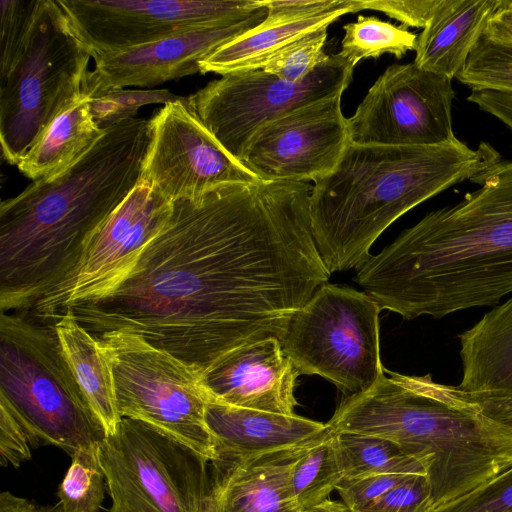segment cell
I'll return each instance as SVG.
<instances>
[{
    "mask_svg": "<svg viewBox=\"0 0 512 512\" xmlns=\"http://www.w3.org/2000/svg\"><path fill=\"white\" fill-rule=\"evenodd\" d=\"M464 393L512 397V297L458 335Z\"/></svg>",
    "mask_w": 512,
    "mask_h": 512,
    "instance_id": "22",
    "label": "cell"
},
{
    "mask_svg": "<svg viewBox=\"0 0 512 512\" xmlns=\"http://www.w3.org/2000/svg\"><path fill=\"white\" fill-rule=\"evenodd\" d=\"M502 0H441L417 37L414 63L456 78Z\"/></svg>",
    "mask_w": 512,
    "mask_h": 512,
    "instance_id": "21",
    "label": "cell"
},
{
    "mask_svg": "<svg viewBox=\"0 0 512 512\" xmlns=\"http://www.w3.org/2000/svg\"><path fill=\"white\" fill-rule=\"evenodd\" d=\"M343 29L341 50L337 54L353 68L363 59H377L385 53L401 59L416 48L418 36L407 27L396 26L374 16H358Z\"/></svg>",
    "mask_w": 512,
    "mask_h": 512,
    "instance_id": "27",
    "label": "cell"
},
{
    "mask_svg": "<svg viewBox=\"0 0 512 512\" xmlns=\"http://www.w3.org/2000/svg\"><path fill=\"white\" fill-rule=\"evenodd\" d=\"M451 390L476 413L512 429V397L464 393L454 386Z\"/></svg>",
    "mask_w": 512,
    "mask_h": 512,
    "instance_id": "39",
    "label": "cell"
},
{
    "mask_svg": "<svg viewBox=\"0 0 512 512\" xmlns=\"http://www.w3.org/2000/svg\"><path fill=\"white\" fill-rule=\"evenodd\" d=\"M300 373L275 337L232 350L202 373L210 401L294 415Z\"/></svg>",
    "mask_w": 512,
    "mask_h": 512,
    "instance_id": "18",
    "label": "cell"
},
{
    "mask_svg": "<svg viewBox=\"0 0 512 512\" xmlns=\"http://www.w3.org/2000/svg\"><path fill=\"white\" fill-rule=\"evenodd\" d=\"M433 512H512V469Z\"/></svg>",
    "mask_w": 512,
    "mask_h": 512,
    "instance_id": "34",
    "label": "cell"
},
{
    "mask_svg": "<svg viewBox=\"0 0 512 512\" xmlns=\"http://www.w3.org/2000/svg\"><path fill=\"white\" fill-rule=\"evenodd\" d=\"M205 418L215 441L213 460L223 461L293 448L331 430L327 423L297 414L259 411L214 401L208 403Z\"/></svg>",
    "mask_w": 512,
    "mask_h": 512,
    "instance_id": "20",
    "label": "cell"
},
{
    "mask_svg": "<svg viewBox=\"0 0 512 512\" xmlns=\"http://www.w3.org/2000/svg\"><path fill=\"white\" fill-rule=\"evenodd\" d=\"M312 189L261 180L176 200L118 289L69 308L97 339L134 333L200 373L243 345L282 342L331 275L311 232Z\"/></svg>",
    "mask_w": 512,
    "mask_h": 512,
    "instance_id": "1",
    "label": "cell"
},
{
    "mask_svg": "<svg viewBox=\"0 0 512 512\" xmlns=\"http://www.w3.org/2000/svg\"><path fill=\"white\" fill-rule=\"evenodd\" d=\"M501 159L488 143L436 145L349 143L335 169L314 182L311 232L330 274L358 269L395 220Z\"/></svg>",
    "mask_w": 512,
    "mask_h": 512,
    "instance_id": "4",
    "label": "cell"
},
{
    "mask_svg": "<svg viewBox=\"0 0 512 512\" xmlns=\"http://www.w3.org/2000/svg\"><path fill=\"white\" fill-rule=\"evenodd\" d=\"M353 2L354 0H264L260 3L267 8V16L262 23L272 25L297 20L349 7Z\"/></svg>",
    "mask_w": 512,
    "mask_h": 512,
    "instance_id": "38",
    "label": "cell"
},
{
    "mask_svg": "<svg viewBox=\"0 0 512 512\" xmlns=\"http://www.w3.org/2000/svg\"><path fill=\"white\" fill-rule=\"evenodd\" d=\"M387 373L346 398L340 428L391 440L422 461L434 510L512 469L511 428L476 413L429 374Z\"/></svg>",
    "mask_w": 512,
    "mask_h": 512,
    "instance_id": "5",
    "label": "cell"
},
{
    "mask_svg": "<svg viewBox=\"0 0 512 512\" xmlns=\"http://www.w3.org/2000/svg\"><path fill=\"white\" fill-rule=\"evenodd\" d=\"M431 488L425 475H417L359 512H433Z\"/></svg>",
    "mask_w": 512,
    "mask_h": 512,
    "instance_id": "35",
    "label": "cell"
},
{
    "mask_svg": "<svg viewBox=\"0 0 512 512\" xmlns=\"http://www.w3.org/2000/svg\"><path fill=\"white\" fill-rule=\"evenodd\" d=\"M285 450L210 462L213 512H301L291 485L295 462L325 436Z\"/></svg>",
    "mask_w": 512,
    "mask_h": 512,
    "instance_id": "19",
    "label": "cell"
},
{
    "mask_svg": "<svg viewBox=\"0 0 512 512\" xmlns=\"http://www.w3.org/2000/svg\"><path fill=\"white\" fill-rule=\"evenodd\" d=\"M342 94L299 107L264 125L243 163L266 181L316 182L328 175L350 143Z\"/></svg>",
    "mask_w": 512,
    "mask_h": 512,
    "instance_id": "16",
    "label": "cell"
},
{
    "mask_svg": "<svg viewBox=\"0 0 512 512\" xmlns=\"http://www.w3.org/2000/svg\"><path fill=\"white\" fill-rule=\"evenodd\" d=\"M267 8L231 23L175 34L126 50L92 54L84 93L89 98L127 86L154 87L200 73V62L221 46L259 26Z\"/></svg>",
    "mask_w": 512,
    "mask_h": 512,
    "instance_id": "17",
    "label": "cell"
},
{
    "mask_svg": "<svg viewBox=\"0 0 512 512\" xmlns=\"http://www.w3.org/2000/svg\"><path fill=\"white\" fill-rule=\"evenodd\" d=\"M456 79L471 90L512 92V46L482 35Z\"/></svg>",
    "mask_w": 512,
    "mask_h": 512,
    "instance_id": "30",
    "label": "cell"
},
{
    "mask_svg": "<svg viewBox=\"0 0 512 512\" xmlns=\"http://www.w3.org/2000/svg\"><path fill=\"white\" fill-rule=\"evenodd\" d=\"M67 364L106 436L116 431L122 417L117 407L111 362L97 338L67 308L53 323Z\"/></svg>",
    "mask_w": 512,
    "mask_h": 512,
    "instance_id": "23",
    "label": "cell"
},
{
    "mask_svg": "<svg viewBox=\"0 0 512 512\" xmlns=\"http://www.w3.org/2000/svg\"><path fill=\"white\" fill-rule=\"evenodd\" d=\"M25 500L9 491H3L0 494V512H23Z\"/></svg>",
    "mask_w": 512,
    "mask_h": 512,
    "instance_id": "42",
    "label": "cell"
},
{
    "mask_svg": "<svg viewBox=\"0 0 512 512\" xmlns=\"http://www.w3.org/2000/svg\"><path fill=\"white\" fill-rule=\"evenodd\" d=\"M149 125L141 181L170 201L197 199L221 186L262 180L216 140L189 109L187 98L164 104Z\"/></svg>",
    "mask_w": 512,
    "mask_h": 512,
    "instance_id": "15",
    "label": "cell"
},
{
    "mask_svg": "<svg viewBox=\"0 0 512 512\" xmlns=\"http://www.w3.org/2000/svg\"><path fill=\"white\" fill-rule=\"evenodd\" d=\"M111 362L122 418L143 422L208 459L215 441L206 424L210 399L202 373L130 332L99 338Z\"/></svg>",
    "mask_w": 512,
    "mask_h": 512,
    "instance_id": "10",
    "label": "cell"
},
{
    "mask_svg": "<svg viewBox=\"0 0 512 512\" xmlns=\"http://www.w3.org/2000/svg\"><path fill=\"white\" fill-rule=\"evenodd\" d=\"M92 54L57 0L0 28V144L12 165L83 94Z\"/></svg>",
    "mask_w": 512,
    "mask_h": 512,
    "instance_id": "6",
    "label": "cell"
},
{
    "mask_svg": "<svg viewBox=\"0 0 512 512\" xmlns=\"http://www.w3.org/2000/svg\"><path fill=\"white\" fill-rule=\"evenodd\" d=\"M353 70L334 54L299 82L280 79L263 69L232 72L190 95L187 105L216 140L243 163L264 125L299 107L343 93Z\"/></svg>",
    "mask_w": 512,
    "mask_h": 512,
    "instance_id": "11",
    "label": "cell"
},
{
    "mask_svg": "<svg viewBox=\"0 0 512 512\" xmlns=\"http://www.w3.org/2000/svg\"><path fill=\"white\" fill-rule=\"evenodd\" d=\"M467 100L503 123L512 132V92L471 90Z\"/></svg>",
    "mask_w": 512,
    "mask_h": 512,
    "instance_id": "40",
    "label": "cell"
},
{
    "mask_svg": "<svg viewBox=\"0 0 512 512\" xmlns=\"http://www.w3.org/2000/svg\"><path fill=\"white\" fill-rule=\"evenodd\" d=\"M23 512H64L59 503L55 505L40 506L27 499L25 500Z\"/></svg>",
    "mask_w": 512,
    "mask_h": 512,
    "instance_id": "44",
    "label": "cell"
},
{
    "mask_svg": "<svg viewBox=\"0 0 512 512\" xmlns=\"http://www.w3.org/2000/svg\"><path fill=\"white\" fill-rule=\"evenodd\" d=\"M344 478L376 474L427 476L426 465L391 440L367 434L335 432Z\"/></svg>",
    "mask_w": 512,
    "mask_h": 512,
    "instance_id": "26",
    "label": "cell"
},
{
    "mask_svg": "<svg viewBox=\"0 0 512 512\" xmlns=\"http://www.w3.org/2000/svg\"><path fill=\"white\" fill-rule=\"evenodd\" d=\"M149 120L131 118L63 171L0 204V309L25 312L77 263L95 230L140 183Z\"/></svg>",
    "mask_w": 512,
    "mask_h": 512,
    "instance_id": "3",
    "label": "cell"
},
{
    "mask_svg": "<svg viewBox=\"0 0 512 512\" xmlns=\"http://www.w3.org/2000/svg\"><path fill=\"white\" fill-rule=\"evenodd\" d=\"M29 436L8 404L0 399V464L19 467L31 458Z\"/></svg>",
    "mask_w": 512,
    "mask_h": 512,
    "instance_id": "36",
    "label": "cell"
},
{
    "mask_svg": "<svg viewBox=\"0 0 512 512\" xmlns=\"http://www.w3.org/2000/svg\"><path fill=\"white\" fill-rule=\"evenodd\" d=\"M301 512H354L344 502L327 499L317 505L301 510Z\"/></svg>",
    "mask_w": 512,
    "mask_h": 512,
    "instance_id": "43",
    "label": "cell"
},
{
    "mask_svg": "<svg viewBox=\"0 0 512 512\" xmlns=\"http://www.w3.org/2000/svg\"><path fill=\"white\" fill-rule=\"evenodd\" d=\"M343 479L333 429L301 456L291 471L292 490L301 510L329 499Z\"/></svg>",
    "mask_w": 512,
    "mask_h": 512,
    "instance_id": "28",
    "label": "cell"
},
{
    "mask_svg": "<svg viewBox=\"0 0 512 512\" xmlns=\"http://www.w3.org/2000/svg\"><path fill=\"white\" fill-rule=\"evenodd\" d=\"M91 54L126 50L249 17L259 0H57Z\"/></svg>",
    "mask_w": 512,
    "mask_h": 512,
    "instance_id": "13",
    "label": "cell"
},
{
    "mask_svg": "<svg viewBox=\"0 0 512 512\" xmlns=\"http://www.w3.org/2000/svg\"><path fill=\"white\" fill-rule=\"evenodd\" d=\"M166 89H110L89 100L91 114L97 125L105 130L131 118L149 104H166L183 99Z\"/></svg>",
    "mask_w": 512,
    "mask_h": 512,
    "instance_id": "31",
    "label": "cell"
},
{
    "mask_svg": "<svg viewBox=\"0 0 512 512\" xmlns=\"http://www.w3.org/2000/svg\"><path fill=\"white\" fill-rule=\"evenodd\" d=\"M59 485L57 496L64 512H99L107 489L98 458V446L80 449Z\"/></svg>",
    "mask_w": 512,
    "mask_h": 512,
    "instance_id": "29",
    "label": "cell"
},
{
    "mask_svg": "<svg viewBox=\"0 0 512 512\" xmlns=\"http://www.w3.org/2000/svg\"><path fill=\"white\" fill-rule=\"evenodd\" d=\"M361 10L360 0H354L349 7L297 20L272 25L261 23L203 59L200 62V73H216L222 76L232 72L262 69L272 56L290 43L312 31L328 27L347 13Z\"/></svg>",
    "mask_w": 512,
    "mask_h": 512,
    "instance_id": "24",
    "label": "cell"
},
{
    "mask_svg": "<svg viewBox=\"0 0 512 512\" xmlns=\"http://www.w3.org/2000/svg\"><path fill=\"white\" fill-rule=\"evenodd\" d=\"M89 100L84 93L48 125L17 164L24 176L36 181L63 171L102 137Z\"/></svg>",
    "mask_w": 512,
    "mask_h": 512,
    "instance_id": "25",
    "label": "cell"
},
{
    "mask_svg": "<svg viewBox=\"0 0 512 512\" xmlns=\"http://www.w3.org/2000/svg\"><path fill=\"white\" fill-rule=\"evenodd\" d=\"M471 182L457 203L430 211L358 269L381 309L411 320L496 306L512 292V159Z\"/></svg>",
    "mask_w": 512,
    "mask_h": 512,
    "instance_id": "2",
    "label": "cell"
},
{
    "mask_svg": "<svg viewBox=\"0 0 512 512\" xmlns=\"http://www.w3.org/2000/svg\"><path fill=\"white\" fill-rule=\"evenodd\" d=\"M441 0H360L362 10L380 11L405 27L424 28Z\"/></svg>",
    "mask_w": 512,
    "mask_h": 512,
    "instance_id": "37",
    "label": "cell"
},
{
    "mask_svg": "<svg viewBox=\"0 0 512 512\" xmlns=\"http://www.w3.org/2000/svg\"><path fill=\"white\" fill-rule=\"evenodd\" d=\"M417 475L376 474L357 478H344L336 490L343 502L354 512H359L383 497L395 487Z\"/></svg>",
    "mask_w": 512,
    "mask_h": 512,
    "instance_id": "33",
    "label": "cell"
},
{
    "mask_svg": "<svg viewBox=\"0 0 512 512\" xmlns=\"http://www.w3.org/2000/svg\"><path fill=\"white\" fill-rule=\"evenodd\" d=\"M507 5L512 8V0H506Z\"/></svg>",
    "mask_w": 512,
    "mask_h": 512,
    "instance_id": "45",
    "label": "cell"
},
{
    "mask_svg": "<svg viewBox=\"0 0 512 512\" xmlns=\"http://www.w3.org/2000/svg\"><path fill=\"white\" fill-rule=\"evenodd\" d=\"M483 35L497 43L512 46V8L507 5L506 0H502Z\"/></svg>",
    "mask_w": 512,
    "mask_h": 512,
    "instance_id": "41",
    "label": "cell"
},
{
    "mask_svg": "<svg viewBox=\"0 0 512 512\" xmlns=\"http://www.w3.org/2000/svg\"><path fill=\"white\" fill-rule=\"evenodd\" d=\"M109 512H213L210 461L138 420L122 418L98 445Z\"/></svg>",
    "mask_w": 512,
    "mask_h": 512,
    "instance_id": "8",
    "label": "cell"
},
{
    "mask_svg": "<svg viewBox=\"0 0 512 512\" xmlns=\"http://www.w3.org/2000/svg\"><path fill=\"white\" fill-rule=\"evenodd\" d=\"M452 79L414 62L389 66L348 118L350 142L436 145L458 138L452 125Z\"/></svg>",
    "mask_w": 512,
    "mask_h": 512,
    "instance_id": "14",
    "label": "cell"
},
{
    "mask_svg": "<svg viewBox=\"0 0 512 512\" xmlns=\"http://www.w3.org/2000/svg\"><path fill=\"white\" fill-rule=\"evenodd\" d=\"M0 399L25 428L32 448L72 456L106 437L68 364L53 324L27 312L1 313Z\"/></svg>",
    "mask_w": 512,
    "mask_h": 512,
    "instance_id": "7",
    "label": "cell"
},
{
    "mask_svg": "<svg viewBox=\"0 0 512 512\" xmlns=\"http://www.w3.org/2000/svg\"><path fill=\"white\" fill-rule=\"evenodd\" d=\"M327 28L322 27L290 43L263 66V70L280 79L299 82L312 74L330 55L324 52Z\"/></svg>",
    "mask_w": 512,
    "mask_h": 512,
    "instance_id": "32",
    "label": "cell"
},
{
    "mask_svg": "<svg viewBox=\"0 0 512 512\" xmlns=\"http://www.w3.org/2000/svg\"><path fill=\"white\" fill-rule=\"evenodd\" d=\"M174 202L140 183L95 230L74 267L27 311L53 324L67 308L113 293L167 225Z\"/></svg>",
    "mask_w": 512,
    "mask_h": 512,
    "instance_id": "12",
    "label": "cell"
},
{
    "mask_svg": "<svg viewBox=\"0 0 512 512\" xmlns=\"http://www.w3.org/2000/svg\"><path fill=\"white\" fill-rule=\"evenodd\" d=\"M381 310L366 292L323 284L293 316L283 350L300 375H319L347 396L364 392L384 374Z\"/></svg>",
    "mask_w": 512,
    "mask_h": 512,
    "instance_id": "9",
    "label": "cell"
}]
</instances>
